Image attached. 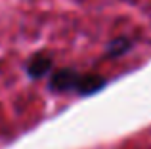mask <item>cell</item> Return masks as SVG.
Returning <instances> with one entry per match:
<instances>
[{"label": "cell", "instance_id": "cell-1", "mask_svg": "<svg viewBox=\"0 0 151 149\" xmlns=\"http://www.w3.org/2000/svg\"><path fill=\"white\" fill-rule=\"evenodd\" d=\"M78 77H81V73H77L75 69L63 67V69H58V71L50 77L48 86H50L52 92H69V90L77 88Z\"/></svg>", "mask_w": 151, "mask_h": 149}, {"label": "cell", "instance_id": "cell-4", "mask_svg": "<svg viewBox=\"0 0 151 149\" xmlns=\"http://www.w3.org/2000/svg\"><path fill=\"white\" fill-rule=\"evenodd\" d=\"M130 48H132V44H130L128 38H117V40H113L109 44L105 57H119V56H122V54H126Z\"/></svg>", "mask_w": 151, "mask_h": 149}, {"label": "cell", "instance_id": "cell-2", "mask_svg": "<svg viewBox=\"0 0 151 149\" xmlns=\"http://www.w3.org/2000/svg\"><path fill=\"white\" fill-rule=\"evenodd\" d=\"M50 71H52V57L44 52L35 54L29 59V63H27V74L31 78H42Z\"/></svg>", "mask_w": 151, "mask_h": 149}, {"label": "cell", "instance_id": "cell-3", "mask_svg": "<svg viewBox=\"0 0 151 149\" xmlns=\"http://www.w3.org/2000/svg\"><path fill=\"white\" fill-rule=\"evenodd\" d=\"M107 84V80L103 77L96 73H90V74H81L78 77V82H77V92L81 94V96H92V94L100 92L103 86Z\"/></svg>", "mask_w": 151, "mask_h": 149}]
</instances>
